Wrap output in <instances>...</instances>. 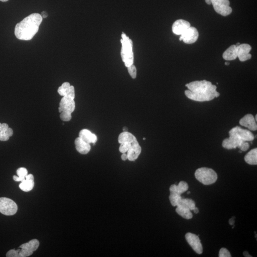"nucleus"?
<instances>
[{
    "mask_svg": "<svg viewBox=\"0 0 257 257\" xmlns=\"http://www.w3.org/2000/svg\"><path fill=\"white\" fill-rule=\"evenodd\" d=\"M188 90L185 91V95L194 101H210L220 96L217 87L206 80L194 81L185 85Z\"/></svg>",
    "mask_w": 257,
    "mask_h": 257,
    "instance_id": "f257e3e1",
    "label": "nucleus"
},
{
    "mask_svg": "<svg viewBox=\"0 0 257 257\" xmlns=\"http://www.w3.org/2000/svg\"><path fill=\"white\" fill-rule=\"evenodd\" d=\"M42 21L41 15L38 13H32L25 18L15 27L16 38L21 40H30L38 31Z\"/></svg>",
    "mask_w": 257,
    "mask_h": 257,
    "instance_id": "f03ea898",
    "label": "nucleus"
},
{
    "mask_svg": "<svg viewBox=\"0 0 257 257\" xmlns=\"http://www.w3.org/2000/svg\"><path fill=\"white\" fill-rule=\"evenodd\" d=\"M230 137L223 142V147L231 150L240 148L245 142H251L254 140V136L249 130L242 128L238 126L233 128L229 132Z\"/></svg>",
    "mask_w": 257,
    "mask_h": 257,
    "instance_id": "7ed1b4c3",
    "label": "nucleus"
},
{
    "mask_svg": "<svg viewBox=\"0 0 257 257\" xmlns=\"http://www.w3.org/2000/svg\"><path fill=\"white\" fill-rule=\"evenodd\" d=\"M121 37L122 39L121 40V42L122 44V48L121 54L125 65L128 67L133 64L134 61L132 42L125 33H123Z\"/></svg>",
    "mask_w": 257,
    "mask_h": 257,
    "instance_id": "20e7f679",
    "label": "nucleus"
},
{
    "mask_svg": "<svg viewBox=\"0 0 257 257\" xmlns=\"http://www.w3.org/2000/svg\"><path fill=\"white\" fill-rule=\"evenodd\" d=\"M195 178L204 185H209L216 181L218 176L212 169L202 167L197 169L195 172Z\"/></svg>",
    "mask_w": 257,
    "mask_h": 257,
    "instance_id": "39448f33",
    "label": "nucleus"
},
{
    "mask_svg": "<svg viewBox=\"0 0 257 257\" xmlns=\"http://www.w3.org/2000/svg\"><path fill=\"white\" fill-rule=\"evenodd\" d=\"M18 210L16 203L9 198H0V212L6 216H12L16 213Z\"/></svg>",
    "mask_w": 257,
    "mask_h": 257,
    "instance_id": "423d86ee",
    "label": "nucleus"
},
{
    "mask_svg": "<svg viewBox=\"0 0 257 257\" xmlns=\"http://www.w3.org/2000/svg\"><path fill=\"white\" fill-rule=\"evenodd\" d=\"M211 1L216 12L222 16H228L232 11L230 6L229 0H211Z\"/></svg>",
    "mask_w": 257,
    "mask_h": 257,
    "instance_id": "0eeeda50",
    "label": "nucleus"
},
{
    "mask_svg": "<svg viewBox=\"0 0 257 257\" xmlns=\"http://www.w3.org/2000/svg\"><path fill=\"white\" fill-rule=\"evenodd\" d=\"M75 108L74 99L70 97L64 96L60 103L59 111L61 113L72 114Z\"/></svg>",
    "mask_w": 257,
    "mask_h": 257,
    "instance_id": "6e6552de",
    "label": "nucleus"
},
{
    "mask_svg": "<svg viewBox=\"0 0 257 257\" xmlns=\"http://www.w3.org/2000/svg\"><path fill=\"white\" fill-rule=\"evenodd\" d=\"M187 241L192 249L198 254H202L203 248L199 237L196 234L187 233L185 235Z\"/></svg>",
    "mask_w": 257,
    "mask_h": 257,
    "instance_id": "1a4fd4ad",
    "label": "nucleus"
},
{
    "mask_svg": "<svg viewBox=\"0 0 257 257\" xmlns=\"http://www.w3.org/2000/svg\"><path fill=\"white\" fill-rule=\"evenodd\" d=\"M199 38V32L196 28L190 27L186 31L181 35L180 37V41L183 40L187 44H192L196 42Z\"/></svg>",
    "mask_w": 257,
    "mask_h": 257,
    "instance_id": "9d476101",
    "label": "nucleus"
},
{
    "mask_svg": "<svg viewBox=\"0 0 257 257\" xmlns=\"http://www.w3.org/2000/svg\"><path fill=\"white\" fill-rule=\"evenodd\" d=\"M251 46L248 44H240L236 45V52L237 57L240 61L245 62L251 58V54H250L251 50Z\"/></svg>",
    "mask_w": 257,
    "mask_h": 257,
    "instance_id": "9b49d317",
    "label": "nucleus"
},
{
    "mask_svg": "<svg viewBox=\"0 0 257 257\" xmlns=\"http://www.w3.org/2000/svg\"><path fill=\"white\" fill-rule=\"evenodd\" d=\"M191 27V24L186 21L180 19L176 21L172 25V30L176 35H182L189 28Z\"/></svg>",
    "mask_w": 257,
    "mask_h": 257,
    "instance_id": "f8f14e48",
    "label": "nucleus"
},
{
    "mask_svg": "<svg viewBox=\"0 0 257 257\" xmlns=\"http://www.w3.org/2000/svg\"><path fill=\"white\" fill-rule=\"evenodd\" d=\"M240 125L248 128L250 130L255 131L257 130V121L254 116L251 114H248L240 121Z\"/></svg>",
    "mask_w": 257,
    "mask_h": 257,
    "instance_id": "ddd939ff",
    "label": "nucleus"
},
{
    "mask_svg": "<svg viewBox=\"0 0 257 257\" xmlns=\"http://www.w3.org/2000/svg\"><path fill=\"white\" fill-rule=\"evenodd\" d=\"M58 93L62 96H66L74 99L75 90L73 86H71L68 82H64L61 86L58 88Z\"/></svg>",
    "mask_w": 257,
    "mask_h": 257,
    "instance_id": "4468645a",
    "label": "nucleus"
},
{
    "mask_svg": "<svg viewBox=\"0 0 257 257\" xmlns=\"http://www.w3.org/2000/svg\"><path fill=\"white\" fill-rule=\"evenodd\" d=\"M34 185V177L32 174H27L25 179L21 181L19 185V187L23 191L28 192L33 189Z\"/></svg>",
    "mask_w": 257,
    "mask_h": 257,
    "instance_id": "2eb2a0df",
    "label": "nucleus"
},
{
    "mask_svg": "<svg viewBox=\"0 0 257 257\" xmlns=\"http://www.w3.org/2000/svg\"><path fill=\"white\" fill-rule=\"evenodd\" d=\"M74 142L76 150L81 154H86L91 150L90 144L84 142L79 137L75 139Z\"/></svg>",
    "mask_w": 257,
    "mask_h": 257,
    "instance_id": "dca6fc26",
    "label": "nucleus"
},
{
    "mask_svg": "<svg viewBox=\"0 0 257 257\" xmlns=\"http://www.w3.org/2000/svg\"><path fill=\"white\" fill-rule=\"evenodd\" d=\"M13 130L9 128L7 123H0V140L5 142L9 140V138L13 135Z\"/></svg>",
    "mask_w": 257,
    "mask_h": 257,
    "instance_id": "f3484780",
    "label": "nucleus"
},
{
    "mask_svg": "<svg viewBox=\"0 0 257 257\" xmlns=\"http://www.w3.org/2000/svg\"><path fill=\"white\" fill-rule=\"evenodd\" d=\"M79 137L89 144L93 143L94 145L97 141L96 135L91 133L90 130L87 129H83L81 130L79 132Z\"/></svg>",
    "mask_w": 257,
    "mask_h": 257,
    "instance_id": "a211bd4d",
    "label": "nucleus"
},
{
    "mask_svg": "<svg viewBox=\"0 0 257 257\" xmlns=\"http://www.w3.org/2000/svg\"><path fill=\"white\" fill-rule=\"evenodd\" d=\"M142 152V148L139 143L132 145L127 152L128 159L130 161H134L137 159Z\"/></svg>",
    "mask_w": 257,
    "mask_h": 257,
    "instance_id": "6ab92c4d",
    "label": "nucleus"
},
{
    "mask_svg": "<svg viewBox=\"0 0 257 257\" xmlns=\"http://www.w3.org/2000/svg\"><path fill=\"white\" fill-rule=\"evenodd\" d=\"M189 189V186L186 182L181 181L178 185L173 184L170 188V193H175L181 195L183 193Z\"/></svg>",
    "mask_w": 257,
    "mask_h": 257,
    "instance_id": "aec40b11",
    "label": "nucleus"
},
{
    "mask_svg": "<svg viewBox=\"0 0 257 257\" xmlns=\"http://www.w3.org/2000/svg\"><path fill=\"white\" fill-rule=\"evenodd\" d=\"M33 253V252L29 250L21 248L17 250H10L6 253V256L7 257H27L32 255Z\"/></svg>",
    "mask_w": 257,
    "mask_h": 257,
    "instance_id": "412c9836",
    "label": "nucleus"
},
{
    "mask_svg": "<svg viewBox=\"0 0 257 257\" xmlns=\"http://www.w3.org/2000/svg\"><path fill=\"white\" fill-rule=\"evenodd\" d=\"M223 58L227 61H232L237 58L236 45H232L229 47L223 54Z\"/></svg>",
    "mask_w": 257,
    "mask_h": 257,
    "instance_id": "4be33fe9",
    "label": "nucleus"
},
{
    "mask_svg": "<svg viewBox=\"0 0 257 257\" xmlns=\"http://www.w3.org/2000/svg\"><path fill=\"white\" fill-rule=\"evenodd\" d=\"M244 160L248 164L250 165L257 164V149L255 148L248 152L246 155Z\"/></svg>",
    "mask_w": 257,
    "mask_h": 257,
    "instance_id": "5701e85b",
    "label": "nucleus"
},
{
    "mask_svg": "<svg viewBox=\"0 0 257 257\" xmlns=\"http://www.w3.org/2000/svg\"><path fill=\"white\" fill-rule=\"evenodd\" d=\"M178 207L185 208L187 209L193 211L195 208V203L192 199H181L178 205Z\"/></svg>",
    "mask_w": 257,
    "mask_h": 257,
    "instance_id": "b1692460",
    "label": "nucleus"
},
{
    "mask_svg": "<svg viewBox=\"0 0 257 257\" xmlns=\"http://www.w3.org/2000/svg\"><path fill=\"white\" fill-rule=\"evenodd\" d=\"M40 245V242L39 240L36 239H33L30 240L28 242L22 244L19 247L20 248H25L26 250H29L30 251H36L37 250Z\"/></svg>",
    "mask_w": 257,
    "mask_h": 257,
    "instance_id": "393cba45",
    "label": "nucleus"
},
{
    "mask_svg": "<svg viewBox=\"0 0 257 257\" xmlns=\"http://www.w3.org/2000/svg\"><path fill=\"white\" fill-rule=\"evenodd\" d=\"M176 211L179 215L186 220L191 219L193 217L192 213L191 212V210L189 209L177 207L176 209Z\"/></svg>",
    "mask_w": 257,
    "mask_h": 257,
    "instance_id": "a878e982",
    "label": "nucleus"
},
{
    "mask_svg": "<svg viewBox=\"0 0 257 257\" xmlns=\"http://www.w3.org/2000/svg\"><path fill=\"white\" fill-rule=\"evenodd\" d=\"M18 176H13V179L15 181H22L25 179V177L27 175L28 171L27 169L25 168H20L18 169L16 172Z\"/></svg>",
    "mask_w": 257,
    "mask_h": 257,
    "instance_id": "bb28decb",
    "label": "nucleus"
},
{
    "mask_svg": "<svg viewBox=\"0 0 257 257\" xmlns=\"http://www.w3.org/2000/svg\"><path fill=\"white\" fill-rule=\"evenodd\" d=\"M137 143H138V142L137 139L131 142H123V143H121L120 148H119V150L121 153H126L128 152V149H130V148L131 147L132 145Z\"/></svg>",
    "mask_w": 257,
    "mask_h": 257,
    "instance_id": "cd10ccee",
    "label": "nucleus"
},
{
    "mask_svg": "<svg viewBox=\"0 0 257 257\" xmlns=\"http://www.w3.org/2000/svg\"><path fill=\"white\" fill-rule=\"evenodd\" d=\"M182 199L181 195L177 194L170 193L169 196V199L170 201V203L173 206H177L180 201Z\"/></svg>",
    "mask_w": 257,
    "mask_h": 257,
    "instance_id": "c85d7f7f",
    "label": "nucleus"
},
{
    "mask_svg": "<svg viewBox=\"0 0 257 257\" xmlns=\"http://www.w3.org/2000/svg\"><path fill=\"white\" fill-rule=\"evenodd\" d=\"M127 68H128V73L130 75V76L132 77V78L133 79L136 78V76H137V69H136V67L132 64Z\"/></svg>",
    "mask_w": 257,
    "mask_h": 257,
    "instance_id": "c756f323",
    "label": "nucleus"
},
{
    "mask_svg": "<svg viewBox=\"0 0 257 257\" xmlns=\"http://www.w3.org/2000/svg\"><path fill=\"white\" fill-rule=\"evenodd\" d=\"M220 257H231V254L228 250L224 248H223L220 250L219 252V256Z\"/></svg>",
    "mask_w": 257,
    "mask_h": 257,
    "instance_id": "7c9ffc66",
    "label": "nucleus"
},
{
    "mask_svg": "<svg viewBox=\"0 0 257 257\" xmlns=\"http://www.w3.org/2000/svg\"><path fill=\"white\" fill-rule=\"evenodd\" d=\"M60 118L63 121H70L72 119V114L66 113H61Z\"/></svg>",
    "mask_w": 257,
    "mask_h": 257,
    "instance_id": "2f4dec72",
    "label": "nucleus"
},
{
    "mask_svg": "<svg viewBox=\"0 0 257 257\" xmlns=\"http://www.w3.org/2000/svg\"><path fill=\"white\" fill-rule=\"evenodd\" d=\"M249 148H250V144H249V143L248 142H244V143H243L242 145L240 146V147L239 148L240 149V150H241V151H243V152H245V151H247L248 149H249Z\"/></svg>",
    "mask_w": 257,
    "mask_h": 257,
    "instance_id": "473e14b6",
    "label": "nucleus"
},
{
    "mask_svg": "<svg viewBox=\"0 0 257 257\" xmlns=\"http://www.w3.org/2000/svg\"><path fill=\"white\" fill-rule=\"evenodd\" d=\"M121 159L123 160H127L128 159V156H127V154H126L125 153H123V154L121 155Z\"/></svg>",
    "mask_w": 257,
    "mask_h": 257,
    "instance_id": "72a5a7b5",
    "label": "nucleus"
},
{
    "mask_svg": "<svg viewBox=\"0 0 257 257\" xmlns=\"http://www.w3.org/2000/svg\"><path fill=\"white\" fill-rule=\"evenodd\" d=\"M41 16H42V18H46L48 16V15H47V13L46 12H42V14H41Z\"/></svg>",
    "mask_w": 257,
    "mask_h": 257,
    "instance_id": "f704fd0d",
    "label": "nucleus"
},
{
    "mask_svg": "<svg viewBox=\"0 0 257 257\" xmlns=\"http://www.w3.org/2000/svg\"><path fill=\"white\" fill-rule=\"evenodd\" d=\"M234 222H235V221H234V220H233V218L231 219L230 221H229V223H230V224H231V225L234 224Z\"/></svg>",
    "mask_w": 257,
    "mask_h": 257,
    "instance_id": "c9c22d12",
    "label": "nucleus"
},
{
    "mask_svg": "<svg viewBox=\"0 0 257 257\" xmlns=\"http://www.w3.org/2000/svg\"><path fill=\"white\" fill-rule=\"evenodd\" d=\"M194 211V213L196 214H197L199 213V209H198V208H197L196 207H195V208H194V209L193 210Z\"/></svg>",
    "mask_w": 257,
    "mask_h": 257,
    "instance_id": "e433bc0d",
    "label": "nucleus"
},
{
    "mask_svg": "<svg viewBox=\"0 0 257 257\" xmlns=\"http://www.w3.org/2000/svg\"><path fill=\"white\" fill-rule=\"evenodd\" d=\"M243 255L245 257H251V256H250V255L248 254V253L247 252V251H245L244 252H243Z\"/></svg>",
    "mask_w": 257,
    "mask_h": 257,
    "instance_id": "4c0bfd02",
    "label": "nucleus"
},
{
    "mask_svg": "<svg viewBox=\"0 0 257 257\" xmlns=\"http://www.w3.org/2000/svg\"><path fill=\"white\" fill-rule=\"evenodd\" d=\"M205 2L207 4H208V5H210L211 4V0H205Z\"/></svg>",
    "mask_w": 257,
    "mask_h": 257,
    "instance_id": "58836bf2",
    "label": "nucleus"
},
{
    "mask_svg": "<svg viewBox=\"0 0 257 257\" xmlns=\"http://www.w3.org/2000/svg\"><path fill=\"white\" fill-rule=\"evenodd\" d=\"M123 132H128V128L127 127H124L123 128Z\"/></svg>",
    "mask_w": 257,
    "mask_h": 257,
    "instance_id": "ea45409f",
    "label": "nucleus"
},
{
    "mask_svg": "<svg viewBox=\"0 0 257 257\" xmlns=\"http://www.w3.org/2000/svg\"><path fill=\"white\" fill-rule=\"evenodd\" d=\"M0 1H1V2H7V1H8V0H0Z\"/></svg>",
    "mask_w": 257,
    "mask_h": 257,
    "instance_id": "a19ab883",
    "label": "nucleus"
},
{
    "mask_svg": "<svg viewBox=\"0 0 257 257\" xmlns=\"http://www.w3.org/2000/svg\"><path fill=\"white\" fill-rule=\"evenodd\" d=\"M225 64L226 65H230V63H229V62H226L225 63Z\"/></svg>",
    "mask_w": 257,
    "mask_h": 257,
    "instance_id": "79ce46f5",
    "label": "nucleus"
},
{
    "mask_svg": "<svg viewBox=\"0 0 257 257\" xmlns=\"http://www.w3.org/2000/svg\"><path fill=\"white\" fill-rule=\"evenodd\" d=\"M255 120L256 121H257V115L256 114L255 116Z\"/></svg>",
    "mask_w": 257,
    "mask_h": 257,
    "instance_id": "37998d69",
    "label": "nucleus"
},
{
    "mask_svg": "<svg viewBox=\"0 0 257 257\" xmlns=\"http://www.w3.org/2000/svg\"><path fill=\"white\" fill-rule=\"evenodd\" d=\"M187 193H188V194L191 193V192H190V191H188V192H187Z\"/></svg>",
    "mask_w": 257,
    "mask_h": 257,
    "instance_id": "c03bdc74",
    "label": "nucleus"
},
{
    "mask_svg": "<svg viewBox=\"0 0 257 257\" xmlns=\"http://www.w3.org/2000/svg\"><path fill=\"white\" fill-rule=\"evenodd\" d=\"M143 139L144 140H145V138H143Z\"/></svg>",
    "mask_w": 257,
    "mask_h": 257,
    "instance_id": "a18cd8bd",
    "label": "nucleus"
}]
</instances>
